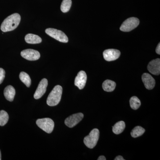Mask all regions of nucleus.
Segmentation results:
<instances>
[{
	"label": "nucleus",
	"mask_w": 160,
	"mask_h": 160,
	"mask_svg": "<svg viewBox=\"0 0 160 160\" xmlns=\"http://www.w3.org/2000/svg\"><path fill=\"white\" fill-rule=\"evenodd\" d=\"M147 69L152 74L158 75L160 73V59H156L151 61L148 64Z\"/></svg>",
	"instance_id": "nucleus-12"
},
{
	"label": "nucleus",
	"mask_w": 160,
	"mask_h": 160,
	"mask_svg": "<svg viewBox=\"0 0 160 160\" xmlns=\"http://www.w3.org/2000/svg\"><path fill=\"white\" fill-rule=\"evenodd\" d=\"M46 32L49 36L62 42L67 43L69 41L67 36L61 30L52 28H48L46 29Z\"/></svg>",
	"instance_id": "nucleus-6"
},
{
	"label": "nucleus",
	"mask_w": 160,
	"mask_h": 160,
	"mask_svg": "<svg viewBox=\"0 0 160 160\" xmlns=\"http://www.w3.org/2000/svg\"><path fill=\"white\" fill-rule=\"evenodd\" d=\"M25 41L29 44H38L42 42V39L40 37L37 35L29 33L25 37Z\"/></svg>",
	"instance_id": "nucleus-15"
},
{
	"label": "nucleus",
	"mask_w": 160,
	"mask_h": 160,
	"mask_svg": "<svg viewBox=\"0 0 160 160\" xmlns=\"http://www.w3.org/2000/svg\"><path fill=\"white\" fill-rule=\"evenodd\" d=\"M9 118V115L6 111L4 110L0 111V126H5L8 122Z\"/></svg>",
	"instance_id": "nucleus-21"
},
{
	"label": "nucleus",
	"mask_w": 160,
	"mask_h": 160,
	"mask_svg": "<svg viewBox=\"0 0 160 160\" xmlns=\"http://www.w3.org/2000/svg\"><path fill=\"white\" fill-rule=\"evenodd\" d=\"M20 80L27 87H30L31 84V80L29 75L24 72H22L19 75Z\"/></svg>",
	"instance_id": "nucleus-18"
},
{
	"label": "nucleus",
	"mask_w": 160,
	"mask_h": 160,
	"mask_svg": "<svg viewBox=\"0 0 160 160\" xmlns=\"http://www.w3.org/2000/svg\"><path fill=\"white\" fill-rule=\"evenodd\" d=\"M87 81V75L86 72L81 71L78 73L75 79V86H77L80 89H82L86 86Z\"/></svg>",
	"instance_id": "nucleus-11"
},
{
	"label": "nucleus",
	"mask_w": 160,
	"mask_h": 160,
	"mask_svg": "<svg viewBox=\"0 0 160 160\" xmlns=\"http://www.w3.org/2000/svg\"><path fill=\"white\" fill-rule=\"evenodd\" d=\"M114 160H125L122 156H118L117 157L115 158Z\"/></svg>",
	"instance_id": "nucleus-25"
},
{
	"label": "nucleus",
	"mask_w": 160,
	"mask_h": 160,
	"mask_svg": "<svg viewBox=\"0 0 160 160\" xmlns=\"http://www.w3.org/2000/svg\"><path fill=\"white\" fill-rule=\"evenodd\" d=\"M139 23V20L137 18H129L123 22L120 29L123 32H130L137 27Z\"/></svg>",
	"instance_id": "nucleus-5"
},
{
	"label": "nucleus",
	"mask_w": 160,
	"mask_h": 160,
	"mask_svg": "<svg viewBox=\"0 0 160 160\" xmlns=\"http://www.w3.org/2000/svg\"><path fill=\"white\" fill-rule=\"evenodd\" d=\"M156 52L157 54H160V43H159L158 44L157 47L156 49Z\"/></svg>",
	"instance_id": "nucleus-24"
},
{
	"label": "nucleus",
	"mask_w": 160,
	"mask_h": 160,
	"mask_svg": "<svg viewBox=\"0 0 160 160\" xmlns=\"http://www.w3.org/2000/svg\"><path fill=\"white\" fill-rule=\"evenodd\" d=\"M5 71L2 68H0V84H2L5 77Z\"/></svg>",
	"instance_id": "nucleus-23"
},
{
	"label": "nucleus",
	"mask_w": 160,
	"mask_h": 160,
	"mask_svg": "<svg viewBox=\"0 0 160 160\" xmlns=\"http://www.w3.org/2000/svg\"><path fill=\"white\" fill-rule=\"evenodd\" d=\"M2 156H1V150H0V160H2Z\"/></svg>",
	"instance_id": "nucleus-27"
},
{
	"label": "nucleus",
	"mask_w": 160,
	"mask_h": 160,
	"mask_svg": "<svg viewBox=\"0 0 160 160\" xmlns=\"http://www.w3.org/2000/svg\"><path fill=\"white\" fill-rule=\"evenodd\" d=\"M116 84L113 81L106 80L104 81L102 84V88L105 91L110 92L113 91L115 89Z\"/></svg>",
	"instance_id": "nucleus-16"
},
{
	"label": "nucleus",
	"mask_w": 160,
	"mask_h": 160,
	"mask_svg": "<svg viewBox=\"0 0 160 160\" xmlns=\"http://www.w3.org/2000/svg\"><path fill=\"white\" fill-rule=\"evenodd\" d=\"M83 118L84 114L81 112L72 114L65 120V123L66 126L69 128H72L79 123Z\"/></svg>",
	"instance_id": "nucleus-7"
},
{
	"label": "nucleus",
	"mask_w": 160,
	"mask_h": 160,
	"mask_svg": "<svg viewBox=\"0 0 160 160\" xmlns=\"http://www.w3.org/2000/svg\"><path fill=\"white\" fill-rule=\"evenodd\" d=\"M126 124L123 121H120L115 124L112 127V132L116 134H119L124 131Z\"/></svg>",
	"instance_id": "nucleus-17"
},
{
	"label": "nucleus",
	"mask_w": 160,
	"mask_h": 160,
	"mask_svg": "<svg viewBox=\"0 0 160 160\" xmlns=\"http://www.w3.org/2000/svg\"><path fill=\"white\" fill-rule=\"evenodd\" d=\"M145 132V129L144 128L141 126H137L132 130L131 135L132 137L136 138L142 135Z\"/></svg>",
	"instance_id": "nucleus-19"
},
{
	"label": "nucleus",
	"mask_w": 160,
	"mask_h": 160,
	"mask_svg": "<svg viewBox=\"0 0 160 160\" xmlns=\"http://www.w3.org/2000/svg\"><path fill=\"white\" fill-rule=\"evenodd\" d=\"M62 93V86L59 85L55 86L47 98V105L50 106L58 105L61 101Z\"/></svg>",
	"instance_id": "nucleus-2"
},
{
	"label": "nucleus",
	"mask_w": 160,
	"mask_h": 160,
	"mask_svg": "<svg viewBox=\"0 0 160 160\" xmlns=\"http://www.w3.org/2000/svg\"><path fill=\"white\" fill-rule=\"evenodd\" d=\"M99 131L97 129H92L89 135L87 136L84 139V143L85 145L89 149H92L96 146L99 138Z\"/></svg>",
	"instance_id": "nucleus-3"
},
{
	"label": "nucleus",
	"mask_w": 160,
	"mask_h": 160,
	"mask_svg": "<svg viewBox=\"0 0 160 160\" xmlns=\"http://www.w3.org/2000/svg\"><path fill=\"white\" fill-rule=\"evenodd\" d=\"M21 56L24 58L29 61H36L40 58L38 51L32 49H27L21 52Z\"/></svg>",
	"instance_id": "nucleus-8"
},
{
	"label": "nucleus",
	"mask_w": 160,
	"mask_h": 160,
	"mask_svg": "<svg viewBox=\"0 0 160 160\" xmlns=\"http://www.w3.org/2000/svg\"><path fill=\"white\" fill-rule=\"evenodd\" d=\"M36 124L40 128L48 133H51L54 129V122L49 118L39 119L36 121Z\"/></svg>",
	"instance_id": "nucleus-4"
},
{
	"label": "nucleus",
	"mask_w": 160,
	"mask_h": 160,
	"mask_svg": "<svg viewBox=\"0 0 160 160\" xmlns=\"http://www.w3.org/2000/svg\"><path fill=\"white\" fill-rule=\"evenodd\" d=\"M130 107L132 109L136 110L141 106V102L138 98L136 96L132 97L129 100Z\"/></svg>",
	"instance_id": "nucleus-20"
},
{
	"label": "nucleus",
	"mask_w": 160,
	"mask_h": 160,
	"mask_svg": "<svg viewBox=\"0 0 160 160\" xmlns=\"http://www.w3.org/2000/svg\"><path fill=\"white\" fill-rule=\"evenodd\" d=\"M142 80L145 87L149 90L152 89L155 86L154 79L149 73H144L142 76Z\"/></svg>",
	"instance_id": "nucleus-13"
},
{
	"label": "nucleus",
	"mask_w": 160,
	"mask_h": 160,
	"mask_svg": "<svg viewBox=\"0 0 160 160\" xmlns=\"http://www.w3.org/2000/svg\"><path fill=\"white\" fill-rule=\"evenodd\" d=\"M103 57L105 60L108 62L115 61L120 57L121 52L115 49H108L103 52Z\"/></svg>",
	"instance_id": "nucleus-9"
},
{
	"label": "nucleus",
	"mask_w": 160,
	"mask_h": 160,
	"mask_svg": "<svg viewBox=\"0 0 160 160\" xmlns=\"http://www.w3.org/2000/svg\"><path fill=\"white\" fill-rule=\"evenodd\" d=\"M71 0H63L61 4V11L63 12H68L71 8Z\"/></svg>",
	"instance_id": "nucleus-22"
},
{
	"label": "nucleus",
	"mask_w": 160,
	"mask_h": 160,
	"mask_svg": "<svg viewBox=\"0 0 160 160\" xmlns=\"http://www.w3.org/2000/svg\"><path fill=\"white\" fill-rule=\"evenodd\" d=\"M21 21L18 13H14L6 18L1 25V29L3 32L12 31L16 29Z\"/></svg>",
	"instance_id": "nucleus-1"
},
{
	"label": "nucleus",
	"mask_w": 160,
	"mask_h": 160,
	"mask_svg": "<svg viewBox=\"0 0 160 160\" xmlns=\"http://www.w3.org/2000/svg\"><path fill=\"white\" fill-rule=\"evenodd\" d=\"M48 86V81L46 78L43 79L40 82L37 89L35 92L34 98L35 99H38L43 96L46 93Z\"/></svg>",
	"instance_id": "nucleus-10"
},
{
	"label": "nucleus",
	"mask_w": 160,
	"mask_h": 160,
	"mask_svg": "<svg viewBox=\"0 0 160 160\" xmlns=\"http://www.w3.org/2000/svg\"><path fill=\"white\" fill-rule=\"evenodd\" d=\"M106 157L104 156H101L99 157L98 158V160H106Z\"/></svg>",
	"instance_id": "nucleus-26"
},
{
	"label": "nucleus",
	"mask_w": 160,
	"mask_h": 160,
	"mask_svg": "<svg viewBox=\"0 0 160 160\" xmlns=\"http://www.w3.org/2000/svg\"><path fill=\"white\" fill-rule=\"evenodd\" d=\"M15 93V89L12 86H7L4 89V96L6 99L9 102H12L13 101Z\"/></svg>",
	"instance_id": "nucleus-14"
}]
</instances>
